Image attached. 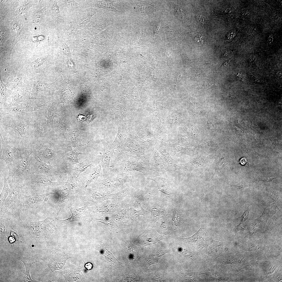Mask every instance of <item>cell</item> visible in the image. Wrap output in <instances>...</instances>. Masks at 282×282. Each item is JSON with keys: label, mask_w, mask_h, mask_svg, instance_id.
Masks as SVG:
<instances>
[{"label": "cell", "mask_w": 282, "mask_h": 282, "mask_svg": "<svg viewBox=\"0 0 282 282\" xmlns=\"http://www.w3.org/2000/svg\"><path fill=\"white\" fill-rule=\"evenodd\" d=\"M119 162L117 169L120 173L135 171L145 173L149 167L145 158L143 156L136 159L130 157L128 159Z\"/></svg>", "instance_id": "cell-1"}, {"label": "cell", "mask_w": 282, "mask_h": 282, "mask_svg": "<svg viewBox=\"0 0 282 282\" xmlns=\"http://www.w3.org/2000/svg\"><path fill=\"white\" fill-rule=\"evenodd\" d=\"M18 149L20 155L19 163L17 168L11 176L16 183H20L26 173L28 168L30 157L33 152L31 149L25 147Z\"/></svg>", "instance_id": "cell-2"}, {"label": "cell", "mask_w": 282, "mask_h": 282, "mask_svg": "<svg viewBox=\"0 0 282 282\" xmlns=\"http://www.w3.org/2000/svg\"><path fill=\"white\" fill-rule=\"evenodd\" d=\"M9 134L5 140H4L0 133V135L2 142V146L0 152V158L5 162L9 170V176L8 178L11 177L14 171L15 164L13 160L14 155L15 152L18 151V149L12 147L10 145L8 141Z\"/></svg>", "instance_id": "cell-3"}, {"label": "cell", "mask_w": 282, "mask_h": 282, "mask_svg": "<svg viewBox=\"0 0 282 282\" xmlns=\"http://www.w3.org/2000/svg\"><path fill=\"white\" fill-rule=\"evenodd\" d=\"M48 102L37 106H31L29 103L26 106L20 105L14 107L0 108V121L5 115L12 113H23L28 116H30L31 113L33 111L44 113V109L46 108Z\"/></svg>", "instance_id": "cell-4"}, {"label": "cell", "mask_w": 282, "mask_h": 282, "mask_svg": "<svg viewBox=\"0 0 282 282\" xmlns=\"http://www.w3.org/2000/svg\"><path fill=\"white\" fill-rule=\"evenodd\" d=\"M182 239L184 242L198 249H203L206 246L209 242L206 226L203 225L193 235L189 238Z\"/></svg>", "instance_id": "cell-5"}, {"label": "cell", "mask_w": 282, "mask_h": 282, "mask_svg": "<svg viewBox=\"0 0 282 282\" xmlns=\"http://www.w3.org/2000/svg\"><path fill=\"white\" fill-rule=\"evenodd\" d=\"M80 30L74 20L64 22L59 34V38L66 43H72Z\"/></svg>", "instance_id": "cell-6"}, {"label": "cell", "mask_w": 282, "mask_h": 282, "mask_svg": "<svg viewBox=\"0 0 282 282\" xmlns=\"http://www.w3.org/2000/svg\"><path fill=\"white\" fill-rule=\"evenodd\" d=\"M129 178L125 173H120L114 176H108L98 183L97 186L104 189H113L123 185Z\"/></svg>", "instance_id": "cell-7"}, {"label": "cell", "mask_w": 282, "mask_h": 282, "mask_svg": "<svg viewBox=\"0 0 282 282\" xmlns=\"http://www.w3.org/2000/svg\"><path fill=\"white\" fill-rule=\"evenodd\" d=\"M30 181L28 183L32 188L43 189L56 186L58 182L51 181L48 176L43 174H31Z\"/></svg>", "instance_id": "cell-8"}, {"label": "cell", "mask_w": 282, "mask_h": 282, "mask_svg": "<svg viewBox=\"0 0 282 282\" xmlns=\"http://www.w3.org/2000/svg\"><path fill=\"white\" fill-rule=\"evenodd\" d=\"M103 147V151L100 164L103 169V175L107 177L109 174V168L111 160L113 157L114 149L113 145L101 139Z\"/></svg>", "instance_id": "cell-9"}, {"label": "cell", "mask_w": 282, "mask_h": 282, "mask_svg": "<svg viewBox=\"0 0 282 282\" xmlns=\"http://www.w3.org/2000/svg\"><path fill=\"white\" fill-rule=\"evenodd\" d=\"M30 94L28 87L20 88L14 90L11 95L12 101L8 104V107H14L23 104H29Z\"/></svg>", "instance_id": "cell-10"}, {"label": "cell", "mask_w": 282, "mask_h": 282, "mask_svg": "<svg viewBox=\"0 0 282 282\" xmlns=\"http://www.w3.org/2000/svg\"><path fill=\"white\" fill-rule=\"evenodd\" d=\"M31 120H28L21 122L1 123V125L10 127L17 131L24 141H28L30 136L29 129L31 124Z\"/></svg>", "instance_id": "cell-11"}, {"label": "cell", "mask_w": 282, "mask_h": 282, "mask_svg": "<svg viewBox=\"0 0 282 282\" xmlns=\"http://www.w3.org/2000/svg\"><path fill=\"white\" fill-rule=\"evenodd\" d=\"M35 159L33 168L31 174H43L51 176H56L60 174L57 169H54L50 164H47L45 162L40 160L35 155Z\"/></svg>", "instance_id": "cell-12"}, {"label": "cell", "mask_w": 282, "mask_h": 282, "mask_svg": "<svg viewBox=\"0 0 282 282\" xmlns=\"http://www.w3.org/2000/svg\"><path fill=\"white\" fill-rule=\"evenodd\" d=\"M75 149H73L71 146H68L64 148L63 151L58 154L61 160L66 164L72 165L79 163L78 156L82 153L77 152Z\"/></svg>", "instance_id": "cell-13"}, {"label": "cell", "mask_w": 282, "mask_h": 282, "mask_svg": "<svg viewBox=\"0 0 282 282\" xmlns=\"http://www.w3.org/2000/svg\"><path fill=\"white\" fill-rule=\"evenodd\" d=\"M49 124L40 118H38L33 123V136L37 140L41 141L43 140L46 136Z\"/></svg>", "instance_id": "cell-14"}, {"label": "cell", "mask_w": 282, "mask_h": 282, "mask_svg": "<svg viewBox=\"0 0 282 282\" xmlns=\"http://www.w3.org/2000/svg\"><path fill=\"white\" fill-rule=\"evenodd\" d=\"M91 34L88 30L85 28L81 29L72 44L75 49L85 47L91 41Z\"/></svg>", "instance_id": "cell-15"}, {"label": "cell", "mask_w": 282, "mask_h": 282, "mask_svg": "<svg viewBox=\"0 0 282 282\" xmlns=\"http://www.w3.org/2000/svg\"><path fill=\"white\" fill-rule=\"evenodd\" d=\"M100 156H90L84 161L77 164L74 170L75 176L77 178L80 174L88 167L91 168L94 164L99 162L101 159Z\"/></svg>", "instance_id": "cell-16"}, {"label": "cell", "mask_w": 282, "mask_h": 282, "mask_svg": "<svg viewBox=\"0 0 282 282\" xmlns=\"http://www.w3.org/2000/svg\"><path fill=\"white\" fill-rule=\"evenodd\" d=\"M36 154L35 155L42 161L49 162L50 160L55 157L56 152L53 148L44 143L40 147Z\"/></svg>", "instance_id": "cell-17"}, {"label": "cell", "mask_w": 282, "mask_h": 282, "mask_svg": "<svg viewBox=\"0 0 282 282\" xmlns=\"http://www.w3.org/2000/svg\"><path fill=\"white\" fill-rule=\"evenodd\" d=\"M96 13L89 11L87 9H83L73 20L80 29L85 28L92 17Z\"/></svg>", "instance_id": "cell-18"}, {"label": "cell", "mask_w": 282, "mask_h": 282, "mask_svg": "<svg viewBox=\"0 0 282 282\" xmlns=\"http://www.w3.org/2000/svg\"><path fill=\"white\" fill-rule=\"evenodd\" d=\"M61 1L62 10L68 15H75V17L83 9L81 5L77 1L63 0Z\"/></svg>", "instance_id": "cell-19"}, {"label": "cell", "mask_w": 282, "mask_h": 282, "mask_svg": "<svg viewBox=\"0 0 282 282\" xmlns=\"http://www.w3.org/2000/svg\"><path fill=\"white\" fill-rule=\"evenodd\" d=\"M147 179L152 180L155 182L158 189L157 191H161L168 196L171 195L172 190L169 183L166 179L154 175L149 176Z\"/></svg>", "instance_id": "cell-20"}, {"label": "cell", "mask_w": 282, "mask_h": 282, "mask_svg": "<svg viewBox=\"0 0 282 282\" xmlns=\"http://www.w3.org/2000/svg\"><path fill=\"white\" fill-rule=\"evenodd\" d=\"M9 27L11 30L13 37V42L11 50L17 43L24 36L23 32L20 24L18 22L13 21L10 22Z\"/></svg>", "instance_id": "cell-21"}, {"label": "cell", "mask_w": 282, "mask_h": 282, "mask_svg": "<svg viewBox=\"0 0 282 282\" xmlns=\"http://www.w3.org/2000/svg\"><path fill=\"white\" fill-rule=\"evenodd\" d=\"M29 80L24 72L19 71L15 74V79L10 86L11 90L23 87H28Z\"/></svg>", "instance_id": "cell-22"}, {"label": "cell", "mask_w": 282, "mask_h": 282, "mask_svg": "<svg viewBox=\"0 0 282 282\" xmlns=\"http://www.w3.org/2000/svg\"><path fill=\"white\" fill-rule=\"evenodd\" d=\"M68 175V178L65 184L63 185L62 190L68 193L69 195L74 194L78 190L79 185L77 182L76 177L72 176L67 169H66Z\"/></svg>", "instance_id": "cell-23"}, {"label": "cell", "mask_w": 282, "mask_h": 282, "mask_svg": "<svg viewBox=\"0 0 282 282\" xmlns=\"http://www.w3.org/2000/svg\"><path fill=\"white\" fill-rule=\"evenodd\" d=\"M6 84H4L2 81L1 75L0 80V108H8V104L7 102V99L12 93V90L7 89Z\"/></svg>", "instance_id": "cell-24"}, {"label": "cell", "mask_w": 282, "mask_h": 282, "mask_svg": "<svg viewBox=\"0 0 282 282\" xmlns=\"http://www.w3.org/2000/svg\"><path fill=\"white\" fill-rule=\"evenodd\" d=\"M52 84L42 83L38 81L34 83L32 89V99H35L41 97L42 94L49 89Z\"/></svg>", "instance_id": "cell-25"}, {"label": "cell", "mask_w": 282, "mask_h": 282, "mask_svg": "<svg viewBox=\"0 0 282 282\" xmlns=\"http://www.w3.org/2000/svg\"><path fill=\"white\" fill-rule=\"evenodd\" d=\"M113 1H94L89 3L88 6L97 7L103 8L108 10L116 12L119 11L113 5Z\"/></svg>", "instance_id": "cell-26"}, {"label": "cell", "mask_w": 282, "mask_h": 282, "mask_svg": "<svg viewBox=\"0 0 282 282\" xmlns=\"http://www.w3.org/2000/svg\"><path fill=\"white\" fill-rule=\"evenodd\" d=\"M46 9L44 8L40 9H34L32 10L33 22L35 25H41L43 24L45 15Z\"/></svg>", "instance_id": "cell-27"}, {"label": "cell", "mask_w": 282, "mask_h": 282, "mask_svg": "<svg viewBox=\"0 0 282 282\" xmlns=\"http://www.w3.org/2000/svg\"><path fill=\"white\" fill-rule=\"evenodd\" d=\"M145 213V211L142 207L140 203L138 202H135L131 208L130 218L132 224L137 218L140 215H144Z\"/></svg>", "instance_id": "cell-28"}, {"label": "cell", "mask_w": 282, "mask_h": 282, "mask_svg": "<svg viewBox=\"0 0 282 282\" xmlns=\"http://www.w3.org/2000/svg\"><path fill=\"white\" fill-rule=\"evenodd\" d=\"M101 168L100 164H99L94 168L88 174L86 179L84 188L85 190L92 182L100 176Z\"/></svg>", "instance_id": "cell-29"}, {"label": "cell", "mask_w": 282, "mask_h": 282, "mask_svg": "<svg viewBox=\"0 0 282 282\" xmlns=\"http://www.w3.org/2000/svg\"><path fill=\"white\" fill-rule=\"evenodd\" d=\"M47 109L48 113L46 121L48 124L52 126L54 119L57 117L58 115V110L56 103L53 102L51 106Z\"/></svg>", "instance_id": "cell-30"}, {"label": "cell", "mask_w": 282, "mask_h": 282, "mask_svg": "<svg viewBox=\"0 0 282 282\" xmlns=\"http://www.w3.org/2000/svg\"><path fill=\"white\" fill-rule=\"evenodd\" d=\"M32 5L33 2L32 1H24L17 9L16 12V15L19 16L24 14Z\"/></svg>", "instance_id": "cell-31"}, {"label": "cell", "mask_w": 282, "mask_h": 282, "mask_svg": "<svg viewBox=\"0 0 282 282\" xmlns=\"http://www.w3.org/2000/svg\"><path fill=\"white\" fill-rule=\"evenodd\" d=\"M145 243L146 245L154 244L163 238V236L158 234L155 231L150 233Z\"/></svg>", "instance_id": "cell-32"}, {"label": "cell", "mask_w": 282, "mask_h": 282, "mask_svg": "<svg viewBox=\"0 0 282 282\" xmlns=\"http://www.w3.org/2000/svg\"><path fill=\"white\" fill-rule=\"evenodd\" d=\"M19 258L25 266V271L29 272L30 268L32 265L38 262V258L34 256L27 257L22 256Z\"/></svg>", "instance_id": "cell-33"}, {"label": "cell", "mask_w": 282, "mask_h": 282, "mask_svg": "<svg viewBox=\"0 0 282 282\" xmlns=\"http://www.w3.org/2000/svg\"><path fill=\"white\" fill-rule=\"evenodd\" d=\"M161 153L166 161L169 169L173 171L176 170L178 166L168 153L167 152H161Z\"/></svg>", "instance_id": "cell-34"}, {"label": "cell", "mask_w": 282, "mask_h": 282, "mask_svg": "<svg viewBox=\"0 0 282 282\" xmlns=\"http://www.w3.org/2000/svg\"><path fill=\"white\" fill-rule=\"evenodd\" d=\"M4 179V185L3 190L0 195L1 204L3 203L7 195L11 192L13 189H10L8 185L7 180L8 178H6L5 176H3Z\"/></svg>", "instance_id": "cell-35"}, {"label": "cell", "mask_w": 282, "mask_h": 282, "mask_svg": "<svg viewBox=\"0 0 282 282\" xmlns=\"http://www.w3.org/2000/svg\"><path fill=\"white\" fill-rule=\"evenodd\" d=\"M252 185V184L242 183L235 185L225 186L224 187L225 189L228 191H234L243 189Z\"/></svg>", "instance_id": "cell-36"}, {"label": "cell", "mask_w": 282, "mask_h": 282, "mask_svg": "<svg viewBox=\"0 0 282 282\" xmlns=\"http://www.w3.org/2000/svg\"><path fill=\"white\" fill-rule=\"evenodd\" d=\"M52 13L56 19L59 22H61L63 19L59 11V7L57 4V2L55 1L52 7Z\"/></svg>", "instance_id": "cell-37"}, {"label": "cell", "mask_w": 282, "mask_h": 282, "mask_svg": "<svg viewBox=\"0 0 282 282\" xmlns=\"http://www.w3.org/2000/svg\"><path fill=\"white\" fill-rule=\"evenodd\" d=\"M265 192L267 199L270 203L274 202L279 198V195L276 192L272 190L267 189Z\"/></svg>", "instance_id": "cell-38"}, {"label": "cell", "mask_w": 282, "mask_h": 282, "mask_svg": "<svg viewBox=\"0 0 282 282\" xmlns=\"http://www.w3.org/2000/svg\"><path fill=\"white\" fill-rule=\"evenodd\" d=\"M86 208V206L80 208L74 207H70L69 209L71 215L74 216H79L85 211Z\"/></svg>", "instance_id": "cell-39"}, {"label": "cell", "mask_w": 282, "mask_h": 282, "mask_svg": "<svg viewBox=\"0 0 282 282\" xmlns=\"http://www.w3.org/2000/svg\"><path fill=\"white\" fill-rule=\"evenodd\" d=\"M44 39V36L42 35H40L36 36L31 37L30 40L32 46H36L38 45Z\"/></svg>", "instance_id": "cell-40"}, {"label": "cell", "mask_w": 282, "mask_h": 282, "mask_svg": "<svg viewBox=\"0 0 282 282\" xmlns=\"http://www.w3.org/2000/svg\"><path fill=\"white\" fill-rule=\"evenodd\" d=\"M114 205L108 204L103 205L99 207L96 210L97 212L107 213L112 211L114 208Z\"/></svg>", "instance_id": "cell-41"}, {"label": "cell", "mask_w": 282, "mask_h": 282, "mask_svg": "<svg viewBox=\"0 0 282 282\" xmlns=\"http://www.w3.org/2000/svg\"><path fill=\"white\" fill-rule=\"evenodd\" d=\"M47 56L43 57L38 58L34 61L32 64L34 65V68H36L39 67L43 64L44 62L47 60Z\"/></svg>", "instance_id": "cell-42"}, {"label": "cell", "mask_w": 282, "mask_h": 282, "mask_svg": "<svg viewBox=\"0 0 282 282\" xmlns=\"http://www.w3.org/2000/svg\"><path fill=\"white\" fill-rule=\"evenodd\" d=\"M105 248L106 250L104 249L103 250V254L104 257L108 262L114 261L115 259V258L110 252H109L107 248Z\"/></svg>", "instance_id": "cell-43"}, {"label": "cell", "mask_w": 282, "mask_h": 282, "mask_svg": "<svg viewBox=\"0 0 282 282\" xmlns=\"http://www.w3.org/2000/svg\"><path fill=\"white\" fill-rule=\"evenodd\" d=\"M62 43L60 46V49L62 52L66 56H69L70 53L69 49L66 43L62 42Z\"/></svg>", "instance_id": "cell-44"}, {"label": "cell", "mask_w": 282, "mask_h": 282, "mask_svg": "<svg viewBox=\"0 0 282 282\" xmlns=\"http://www.w3.org/2000/svg\"><path fill=\"white\" fill-rule=\"evenodd\" d=\"M17 187L13 189L11 193L10 194L9 196L6 200V203L7 205L9 204L12 202L13 200L15 197L17 193Z\"/></svg>", "instance_id": "cell-45"}, {"label": "cell", "mask_w": 282, "mask_h": 282, "mask_svg": "<svg viewBox=\"0 0 282 282\" xmlns=\"http://www.w3.org/2000/svg\"><path fill=\"white\" fill-rule=\"evenodd\" d=\"M80 218L79 216H74L71 215V216L66 219L59 220V222L62 224H67L74 221H78Z\"/></svg>", "instance_id": "cell-46"}, {"label": "cell", "mask_w": 282, "mask_h": 282, "mask_svg": "<svg viewBox=\"0 0 282 282\" xmlns=\"http://www.w3.org/2000/svg\"><path fill=\"white\" fill-rule=\"evenodd\" d=\"M248 77L252 83L256 84H262L264 83L259 78L255 77L250 73H248Z\"/></svg>", "instance_id": "cell-47"}, {"label": "cell", "mask_w": 282, "mask_h": 282, "mask_svg": "<svg viewBox=\"0 0 282 282\" xmlns=\"http://www.w3.org/2000/svg\"><path fill=\"white\" fill-rule=\"evenodd\" d=\"M96 220L98 222H101L105 224L109 227L112 226L113 223L110 220L107 218L104 219H96Z\"/></svg>", "instance_id": "cell-48"}, {"label": "cell", "mask_w": 282, "mask_h": 282, "mask_svg": "<svg viewBox=\"0 0 282 282\" xmlns=\"http://www.w3.org/2000/svg\"><path fill=\"white\" fill-rule=\"evenodd\" d=\"M7 33L5 30L1 28L0 30V43H3L6 39L7 37Z\"/></svg>", "instance_id": "cell-49"}, {"label": "cell", "mask_w": 282, "mask_h": 282, "mask_svg": "<svg viewBox=\"0 0 282 282\" xmlns=\"http://www.w3.org/2000/svg\"><path fill=\"white\" fill-rule=\"evenodd\" d=\"M30 274L29 272L25 271L24 273V275L22 280L23 282L33 281Z\"/></svg>", "instance_id": "cell-50"}, {"label": "cell", "mask_w": 282, "mask_h": 282, "mask_svg": "<svg viewBox=\"0 0 282 282\" xmlns=\"http://www.w3.org/2000/svg\"><path fill=\"white\" fill-rule=\"evenodd\" d=\"M249 209L248 207L243 213L241 218V221L244 222L248 219L249 216Z\"/></svg>", "instance_id": "cell-51"}, {"label": "cell", "mask_w": 282, "mask_h": 282, "mask_svg": "<svg viewBox=\"0 0 282 282\" xmlns=\"http://www.w3.org/2000/svg\"><path fill=\"white\" fill-rule=\"evenodd\" d=\"M39 199L36 197H33L28 199L26 202L27 204H32L39 201Z\"/></svg>", "instance_id": "cell-52"}, {"label": "cell", "mask_w": 282, "mask_h": 282, "mask_svg": "<svg viewBox=\"0 0 282 282\" xmlns=\"http://www.w3.org/2000/svg\"><path fill=\"white\" fill-rule=\"evenodd\" d=\"M95 117V114L92 112L90 113L87 115L86 121L89 123L92 121Z\"/></svg>", "instance_id": "cell-53"}, {"label": "cell", "mask_w": 282, "mask_h": 282, "mask_svg": "<svg viewBox=\"0 0 282 282\" xmlns=\"http://www.w3.org/2000/svg\"><path fill=\"white\" fill-rule=\"evenodd\" d=\"M245 226V225L244 222L241 221L239 225L235 227V229L236 231L240 230H243L244 229Z\"/></svg>", "instance_id": "cell-54"}, {"label": "cell", "mask_w": 282, "mask_h": 282, "mask_svg": "<svg viewBox=\"0 0 282 282\" xmlns=\"http://www.w3.org/2000/svg\"><path fill=\"white\" fill-rule=\"evenodd\" d=\"M174 215L172 220L176 225L178 223L179 221V216L178 213L176 210H174Z\"/></svg>", "instance_id": "cell-55"}, {"label": "cell", "mask_w": 282, "mask_h": 282, "mask_svg": "<svg viewBox=\"0 0 282 282\" xmlns=\"http://www.w3.org/2000/svg\"><path fill=\"white\" fill-rule=\"evenodd\" d=\"M256 58L253 57L251 58L249 61V64L250 65L252 66H254V67H257L258 68L260 69V68L258 67L256 63Z\"/></svg>", "instance_id": "cell-56"}, {"label": "cell", "mask_w": 282, "mask_h": 282, "mask_svg": "<svg viewBox=\"0 0 282 282\" xmlns=\"http://www.w3.org/2000/svg\"><path fill=\"white\" fill-rule=\"evenodd\" d=\"M194 36V38L196 41L197 42L203 43V41L201 39L202 37L197 34H195Z\"/></svg>", "instance_id": "cell-57"}, {"label": "cell", "mask_w": 282, "mask_h": 282, "mask_svg": "<svg viewBox=\"0 0 282 282\" xmlns=\"http://www.w3.org/2000/svg\"><path fill=\"white\" fill-rule=\"evenodd\" d=\"M93 267L92 264L90 262H88L85 264V267L88 270L91 269Z\"/></svg>", "instance_id": "cell-58"}, {"label": "cell", "mask_w": 282, "mask_h": 282, "mask_svg": "<svg viewBox=\"0 0 282 282\" xmlns=\"http://www.w3.org/2000/svg\"><path fill=\"white\" fill-rule=\"evenodd\" d=\"M199 16L198 17V19L199 20L200 22L204 25L205 22V18L202 15Z\"/></svg>", "instance_id": "cell-59"}, {"label": "cell", "mask_w": 282, "mask_h": 282, "mask_svg": "<svg viewBox=\"0 0 282 282\" xmlns=\"http://www.w3.org/2000/svg\"><path fill=\"white\" fill-rule=\"evenodd\" d=\"M86 118L85 116L83 115L79 114L77 118V121H80L83 120Z\"/></svg>", "instance_id": "cell-60"}, {"label": "cell", "mask_w": 282, "mask_h": 282, "mask_svg": "<svg viewBox=\"0 0 282 282\" xmlns=\"http://www.w3.org/2000/svg\"><path fill=\"white\" fill-rule=\"evenodd\" d=\"M237 77L239 79L242 80L244 77L243 75L241 74L238 73L237 75Z\"/></svg>", "instance_id": "cell-61"}, {"label": "cell", "mask_w": 282, "mask_h": 282, "mask_svg": "<svg viewBox=\"0 0 282 282\" xmlns=\"http://www.w3.org/2000/svg\"><path fill=\"white\" fill-rule=\"evenodd\" d=\"M277 75L280 77H281V72L279 71L277 73Z\"/></svg>", "instance_id": "cell-62"}]
</instances>
